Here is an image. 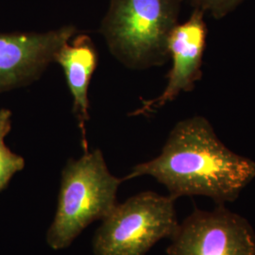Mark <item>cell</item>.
<instances>
[{
  "instance_id": "cell-10",
  "label": "cell",
  "mask_w": 255,
  "mask_h": 255,
  "mask_svg": "<svg viewBox=\"0 0 255 255\" xmlns=\"http://www.w3.org/2000/svg\"><path fill=\"white\" fill-rule=\"evenodd\" d=\"M185 1V0H183ZM194 9L209 13L213 18L220 20L234 11L245 0H186Z\"/></svg>"
},
{
  "instance_id": "cell-7",
  "label": "cell",
  "mask_w": 255,
  "mask_h": 255,
  "mask_svg": "<svg viewBox=\"0 0 255 255\" xmlns=\"http://www.w3.org/2000/svg\"><path fill=\"white\" fill-rule=\"evenodd\" d=\"M205 12L194 9L187 21L178 24L168 40L172 67L167 74V83L157 98L143 101L132 116L148 115L172 102L183 92H191L202 77L203 55L206 46L207 25Z\"/></svg>"
},
{
  "instance_id": "cell-5",
  "label": "cell",
  "mask_w": 255,
  "mask_h": 255,
  "mask_svg": "<svg viewBox=\"0 0 255 255\" xmlns=\"http://www.w3.org/2000/svg\"><path fill=\"white\" fill-rule=\"evenodd\" d=\"M170 239L167 255H255L254 229L224 205L195 210Z\"/></svg>"
},
{
  "instance_id": "cell-1",
  "label": "cell",
  "mask_w": 255,
  "mask_h": 255,
  "mask_svg": "<svg viewBox=\"0 0 255 255\" xmlns=\"http://www.w3.org/2000/svg\"><path fill=\"white\" fill-rule=\"evenodd\" d=\"M151 176L169 196H204L218 205L233 202L255 178V162L225 146L208 119L192 117L169 133L162 152L135 165L124 181Z\"/></svg>"
},
{
  "instance_id": "cell-3",
  "label": "cell",
  "mask_w": 255,
  "mask_h": 255,
  "mask_svg": "<svg viewBox=\"0 0 255 255\" xmlns=\"http://www.w3.org/2000/svg\"><path fill=\"white\" fill-rule=\"evenodd\" d=\"M122 182L123 178L110 173L101 149L69 159L62 172L54 220L46 235L50 248L66 249L92 222L105 219L118 204Z\"/></svg>"
},
{
  "instance_id": "cell-2",
  "label": "cell",
  "mask_w": 255,
  "mask_h": 255,
  "mask_svg": "<svg viewBox=\"0 0 255 255\" xmlns=\"http://www.w3.org/2000/svg\"><path fill=\"white\" fill-rule=\"evenodd\" d=\"M183 0H110L101 33L110 52L129 69L145 70L169 59L168 40Z\"/></svg>"
},
{
  "instance_id": "cell-9",
  "label": "cell",
  "mask_w": 255,
  "mask_h": 255,
  "mask_svg": "<svg viewBox=\"0 0 255 255\" xmlns=\"http://www.w3.org/2000/svg\"><path fill=\"white\" fill-rule=\"evenodd\" d=\"M11 128V112L0 110V192L4 190L14 174L25 167V160L13 153L5 144V138Z\"/></svg>"
},
{
  "instance_id": "cell-8",
  "label": "cell",
  "mask_w": 255,
  "mask_h": 255,
  "mask_svg": "<svg viewBox=\"0 0 255 255\" xmlns=\"http://www.w3.org/2000/svg\"><path fill=\"white\" fill-rule=\"evenodd\" d=\"M55 62L62 66L70 93L73 97V113L82 135V145L88 151L85 125L89 120L88 90L92 76L98 65V53L91 38L76 34L62 46Z\"/></svg>"
},
{
  "instance_id": "cell-4",
  "label": "cell",
  "mask_w": 255,
  "mask_h": 255,
  "mask_svg": "<svg viewBox=\"0 0 255 255\" xmlns=\"http://www.w3.org/2000/svg\"><path fill=\"white\" fill-rule=\"evenodd\" d=\"M175 199L155 192L139 193L118 203L97 230L95 255H146L163 238H171L179 223Z\"/></svg>"
},
{
  "instance_id": "cell-6",
  "label": "cell",
  "mask_w": 255,
  "mask_h": 255,
  "mask_svg": "<svg viewBox=\"0 0 255 255\" xmlns=\"http://www.w3.org/2000/svg\"><path fill=\"white\" fill-rule=\"evenodd\" d=\"M76 34L74 26L46 32L0 33V93L35 82Z\"/></svg>"
}]
</instances>
